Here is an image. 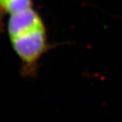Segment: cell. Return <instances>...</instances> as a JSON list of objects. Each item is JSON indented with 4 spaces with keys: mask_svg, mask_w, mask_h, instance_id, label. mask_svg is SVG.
Segmentation results:
<instances>
[{
    "mask_svg": "<svg viewBox=\"0 0 122 122\" xmlns=\"http://www.w3.org/2000/svg\"><path fill=\"white\" fill-rule=\"evenodd\" d=\"M30 7H32V0H0V15H10Z\"/></svg>",
    "mask_w": 122,
    "mask_h": 122,
    "instance_id": "obj_2",
    "label": "cell"
},
{
    "mask_svg": "<svg viewBox=\"0 0 122 122\" xmlns=\"http://www.w3.org/2000/svg\"><path fill=\"white\" fill-rule=\"evenodd\" d=\"M9 40L21 63L24 75L32 76L40 59L48 50V37L44 22L32 7L9 15Z\"/></svg>",
    "mask_w": 122,
    "mask_h": 122,
    "instance_id": "obj_1",
    "label": "cell"
}]
</instances>
